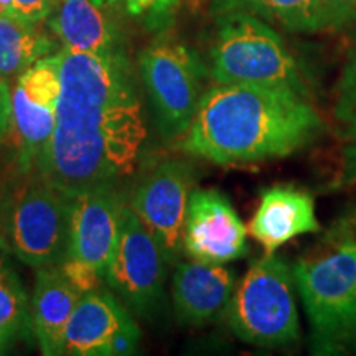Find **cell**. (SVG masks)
I'll return each instance as SVG.
<instances>
[{"label":"cell","mask_w":356,"mask_h":356,"mask_svg":"<svg viewBox=\"0 0 356 356\" xmlns=\"http://www.w3.org/2000/svg\"><path fill=\"white\" fill-rule=\"evenodd\" d=\"M58 55L56 126L40 175L68 190L129 175L147 136L131 61L122 50Z\"/></svg>","instance_id":"1"},{"label":"cell","mask_w":356,"mask_h":356,"mask_svg":"<svg viewBox=\"0 0 356 356\" xmlns=\"http://www.w3.org/2000/svg\"><path fill=\"white\" fill-rule=\"evenodd\" d=\"M322 131L317 109L297 92L216 84L203 92L177 147L218 165H238L287 157L317 140Z\"/></svg>","instance_id":"2"},{"label":"cell","mask_w":356,"mask_h":356,"mask_svg":"<svg viewBox=\"0 0 356 356\" xmlns=\"http://www.w3.org/2000/svg\"><path fill=\"white\" fill-rule=\"evenodd\" d=\"M304 302L314 355L356 353V238L292 267Z\"/></svg>","instance_id":"3"},{"label":"cell","mask_w":356,"mask_h":356,"mask_svg":"<svg viewBox=\"0 0 356 356\" xmlns=\"http://www.w3.org/2000/svg\"><path fill=\"white\" fill-rule=\"evenodd\" d=\"M210 60L216 84H254L309 95L304 71L284 38L252 13L218 15Z\"/></svg>","instance_id":"4"},{"label":"cell","mask_w":356,"mask_h":356,"mask_svg":"<svg viewBox=\"0 0 356 356\" xmlns=\"http://www.w3.org/2000/svg\"><path fill=\"white\" fill-rule=\"evenodd\" d=\"M293 287L291 266L274 252H266L239 280L225 310L234 335L261 348L297 343L300 322Z\"/></svg>","instance_id":"5"},{"label":"cell","mask_w":356,"mask_h":356,"mask_svg":"<svg viewBox=\"0 0 356 356\" xmlns=\"http://www.w3.org/2000/svg\"><path fill=\"white\" fill-rule=\"evenodd\" d=\"M73 190L40 175L6 203L0 243L24 264L60 266L68 256Z\"/></svg>","instance_id":"6"},{"label":"cell","mask_w":356,"mask_h":356,"mask_svg":"<svg viewBox=\"0 0 356 356\" xmlns=\"http://www.w3.org/2000/svg\"><path fill=\"white\" fill-rule=\"evenodd\" d=\"M139 70L160 134L178 140L197 113L207 68L186 44L160 37L139 55Z\"/></svg>","instance_id":"7"},{"label":"cell","mask_w":356,"mask_h":356,"mask_svg":"<svg viewBox=\"0 0 356 356\" xmlns=\"http://www.w3.org/2000/svg\"><path fill=\"white\" fill-rule=\"evenodd\" d=\"M167 266L159 243L122 200L118 238L104 273L106 284L127 310L152 322L167 305Z\"/></svg>","instance_id":"8"},{"label":"cell","mask_w":356,"mask_h":356,"mask_svg":"<svg viewBox=\"0 0 356 356\" xmlns=\"http://www.w3.org/2000/svg\"><path fill=\"white\" fill-rule=\"evenodd\" d=\"M195 180L193 165L181 159H165L147 172L129 203L159 243L168 266L184 249L186 210Z\"/></svg>","instance_id":"9"},{"label":"cell","mask_w":356,"mask_h":356,"mask_svg":"<svg viewBox=\"0 0 356 356\" xmlns=\"http://www.w3.org/2000/svg\"><path fill=\"white\" fill-rule=\"evenodd\" d=\"M60 55H48L24 71L12 92L10 126L25 172L37 167L56 126Z\"/></svg>","instance_id":"10"},{"label":"cell","mask_w":356,"mask_h":356,"mask_svg":"<svg viewBox=\"0 0 356 356\" xmlns=\"http://www.w3.org/2000/svg\"><path fill=\"white\" fill-rule=\"evenodd\" d=\"M248 229L233 203L216 188H195L186 210L184 249L191 259L228 264L248 252Z\"/></svg>","instance_id":"11"},{"label":"cell","mask_w":356,"mask_h":356,"mask_svg":"<svg viewBox=\"0 0 356 356\" xmlns=\"http://www.w3.org/2000/svg\"><path fill=\"white\" fill-rule=\"evenodd\" d=\"M121 203L122 198L111 181L73 190L66 259L81 262L104 275L118 238Z\"/></svg>","instance_id":"12"},{"label":"cell","mask_w":356,"mask_h":356,"mask_svg":"<svg viewBox=\"0 0 356 356\" xmlns=\"http://www.w3.org/2000/svg\"><path fill=\"white\" fill-rule=\"evenodd\" d=\"M234 286L233 270L225 264L180 261L172 279V302L178 322L191 327L210 323L226 310Z\"/></svg>","instance_id":"13"},{"label":"cell","mask_w":356,"mask_h":356,"mask_svg":"<svg viewBox=\"0 0 356 356\" xmlns=\"http://www.w3.org/2000/svg\"><path fill=\"white\" fill-rule=\"evenodd\" d=\"M315 200L309 191L292 185H274L262 190L249 233L266 252H275L302 234L317 233Z\"/></svg>","instance_id":"14"},{"label":"cell","mask_w":356,"mask_h":356,"mask_svg":"<svg viewBox=\"0 0 356 356\" xmlns=\"http://www.w3.org/2000/svg\"><path fill=\"white\" fill-rule=\"evenodd\" d=\"M134 318L122 302L104 289L83 293L65 330L63 355L102 356L115 333Z\"/></svg>","instance_id":"15"},{"label":"cell","mask_w":356,"mask_h":356,"mask_svg":"<svg viewBox=\"0 0 356 356\" xmlns=\"http://www.w3.org/2000/svg\"><path fill=\"white\" fill-rule=\"evenodd\" d=\"M81 296L65 277L60 266L37 269L30 314L33 333L43 355H63L66 325Z\"/></svg>","instance_id":"16"},{"label":"cell","mask_w":356,"mask_h":356,"mask_svg":"<svg viewBox=\"0 0 356 356\" xmlns=\"http://www.w3.org/2000/svg\"><path fill=\"white\" fill-rule=\"evenodd\" d=\"M44 22L66 50L84 53L121 50L118 30L95 0H55Z\"/></svg>","instance_id":"17"},{"label":"cell","mask_w":356,"mask_h":356,"mask_svg":"<svg viewBox=\"0 0 356 356\" xmlns=\"http://www.w3.org/2000/svg\"><path fill=\"white\" fill-rule=\"evenodd\" d=\"M53 50L55 43L38 24L17 15H0V78L20 76Z\"/></svg>","instance_id":"18"},{"label":"cell","mask_w":356,"mask_h":356,"mask_svg":"<svg viewBox=\"0 0 356 356\" xmlns=\"http://www.w3.org/2000/svg\"><path fill=\"white\" fill-rule=\"evenodd\" d=\"M315 0H213L216 15L228 12H248L289 32H312Z\"/></svg>","instance_id":"19"},{"label":"cell","mask_w":356,"mask_h":356,"mask_svg":"<svg viewBox=\"0 0 356 356\" xmlns=\"http://www.w3.org/2000/svg\"><path fill=\"white\" fill-rule=\"evenodd\" d=\"M32 327L29 296L15 269L0 259V350Z\"/></svg>","instance_id":"20"},{"label":"cell","mask_w":356,"mask_h":356,"mask_svg":"<svg viewBox=\"0 0 356 356\" xmlns=\"http://www.w3.org/2000/svg\"><path fill=\"white\" fill-rule=\"evenodd\" d=\"M337 126L346 140H356V51L341 70L333 106Z\"/></svg>","instance_id":"21"},{"label":"cell","mask_w":356,"mask_h":356,"mask_svg":"<svg viewBox=\"0 0 356 356\" xmlns=\"http://www.w3.org/2000/svg\"><path fill=\"white\" fill-rule=\"evenodd\" d=\"M102 8H114L139 19L152 29L170 24L173 13L184 0H95Z\"/></svg>","instance_id":"22"},{"label":"cell","mask_w":356,"mask_h":356,"mask_svg":"<svg viewBox=\"0 0 356 356\" xmlns=\"http://www.w3.org/2000/svg\"><path fill=\"white\" fill-rule=\"evenodd\" d=\"M356 20V0H315L312 32H338Z\"/></svg>","instance_id":"23"},{"label":"cell","mask_w":356,"mask_h":356,"mask_svg":"<svg viewBox=\"0 0 356 356\" xmlns=\"http://www.w3.org/2000/svg\"><path fill=\"white\" fill-rule=\"evenodd\" d=\"M140 341V328L136 322H131L126 327H122L115 335L111 338V341L102 350V356H127L134 355L139 348Z\"/></svg>","instance_id":"24"},{"label":"cell","mask_w":356,"mask_h":356,"mask_svg":"<svg viewBox=\"0 0 356 356\" xmlns=\"http://www.w3.org/2000/svg\"><path fill=\"white\" fill-rule=\"evenodd\" d=\"M53 2L55 0H12L15 15L29 22H35V24L47 20Z\"/></svg>","instance_id":"25"},{"label":"cell","mask_w":356,"mask_h":356,"mask_svg":"<svg viewBox=\"0 0 356 356\" xmlns=\"http://www.w3.org/2000/svg\"><path fill=\"white\" fill-rule=\"evenodd\" d=\"M338 185L350 186L356 185V140L348 142L341 159V172L338 177Z\"/></svg>","instance_id":"26"},{"label":"cell","mask_w":356,"mask_h":356,"mask_svg":"<svg viewBox=\"0 0 356 356\" xmlns=\"http://www.w3.org/2000/svg\"><path fill=\"white\" fill-rule=\"evenodd\" d=\"M10 108H12V95L8 91L6 79L0 78V142L3 140L10 126Z\"/></svg>","instance_id":"27"},{"label":"cell","mask_w":356,"mask_h":356,"mask_svg":"<svg viewBox=\"0 0 356 356\" xmlns=\"http://www.w3.org/2000/svg\"><path fill=\"white\" fill-rule=\"evenodd\" d=\"M0 15H15L12 0H0Z\"/></svg>","instance_id":"28"},{"label":"cell","mask_w":356,"mask_h":356,"mask_svg":"<svg viewBox=\"0 0 356 356\" xmlns=\"http://www.w3.org/2000/svg\"><path fill=\"white\" fill-rule=\"evenodd\" d=\"M351 35H353V40L356 43V20L353 22V25H351Z\"/></svg>","instance_id":"29"}]
</instances>
